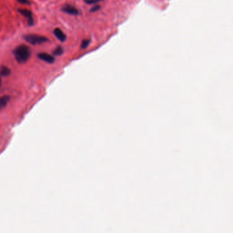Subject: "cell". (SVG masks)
Here are the masks:
<instances>
[{
    "label": "cell",
    "instance_id": "6da1fadb",
    "mask_svg": "<svg viewBox=\"0 0 233 233\" xmlns=\"http://www.w3.org/2000/svg\"><path fill=\"white\" fill-rule=\"evenodd\" d=\"M13 55L16 61L19 64H25L31 57V49L25 45H21L13 50Z\"/></svg>",
    "mask_w": 233,
    "mask_h": 233
},
{
    "label": "cell",
    "instance_id": "7a4b0ae2",
    "mask_svg": "<svg viewBox=\"0 0 233 233\" xmlns=\"http://www.w3.org/2000/svg\"><path fill=\"white\" fill-rule=\"evenodd\" d=\"M23 38L25 41L31 45H42L43 43L49 42V39L45 36L34 34H25L23 36Z\"/></svg>",
    "mask_w": 233,
    "mask_h": 233
},
{
    "label": "cell",
    "instance_id": "3957f363",
    "mask_svg": "<svg viewBox=\"0 0 233 233\" xmlns=\"http://www.w3.org/2000/svg\"><path fill=\"white\" fill-rule=\"evenodd\" d=\"M18 12L27 19L28 26L31 27L34 25V17H33V14L31 10L25 8H19L18 9Z\"/></svg>",
    "mask_w": 233,
    "mask_h": 233
},
{
    "label": "cell",
    "instance_id": "277c9868",
    "mask_svg": "<svg viewBox=\"0 0 233 233\" xmlns=\"http://www.w3.org/2000/svg\"><path fill=\"white\" fill-rule=\"evenodd\" d=\"M61 10L63 12L70 14V15H73V16H77L79 14V11L78 10L75 8L74 6H72L70 4H65L62 7H61Z\"/></svg>",
    "mask_w": 233,
    "mask_h": 233
},
{
    "label": "cell",
    "instance_id": "5b68a950",
    "mask_svg": "<svg viewBox=\"0 0 233 233\" xmlns=\"http://www.w3.org/2000/svg\"><path fill=\"white\" fill-rule=\"evenodd\" d=\"M37 57L39 59H40L47 64H53L55 61V57L53 55H50L46 53H40L37 55Z\"/></svg>",
    "mask_w": 233,
    "mask_h": 233
},
{
    "label": "cell",
    "instance_id": "8992f818",
    "mask_svg": "<svg viewBox=\"0 0 233 233\" xmlns=\"http://www.w3.org/2000/svg\"><path fill=\"white\" fill-rule=\"evenodd\" d=\"M53 34L55 36L57 40H59L60 42H65L66 40V36L63 32V31L59 28H55L53 30Z\"/></svg>",
    "mask_w": 233,
    "mask_h": 233
},
{
    "label": "cell",
    "instance_id": "52a82bcc",
    "mask_svg": "<svg viewBox=\"0 0 233 233\" xmlns=\"http://www.w3.org/2000/svg\"><path fill=\"white\" fill-rule=\"evenodd\" d=\"M10 101V97L8 95H3L0 96V111L7 107Z\"/></svg>",
    "mask_w": 233,
    "mask_h": 233
},
{
    "label": "cell",
    "instance_id": "ba28073f",
    "mask_svg": "<svg viewBox=\"0 0 233 233\" xmlns=\"http://www.w3.org/2000/svg\"><path fill=\"white\" fill-rule=\"evenodd\" d=\"M11 73V70L6 65L0 66V77H6Z\"/></svg>",
    "mask_w": 233,
    "mask_h": 233
},
{
    "label": "cell",
    "instance_id": "9c48e42d",
    "mask_svg": "<svg viewBox=\"0 0 233 233\" xmlns=\"http://www.w3.org/2000/svg\"><path fill=\"white\" fill-rule=\"evenodd\" d=\"M64 53V49L62 46H58L53 50V56H61Z\"/></svg>",
    "mask_w": 233,
    "mask_h": 233
},
{
    "label": "cell",
    "instance_id": "30bf717a",
    "mask_svg": "<svg viewBox=\"0 0 233 233\" xmlns=\"http://www.w3.org/2000/svg\"><path fill=\"white\" fill-rule=\"evenodd\" d=\"M91 40L89 39H84L83 40L81 44V49H87L88 46L89 45Z\"/></svg>",
    "mask_w": 233,
    "mask_h": 233
},
{
    "label": "cell",
    "instance_id": "8fae6325",
    "mask_svg": "<svg viewBox=\"0 0 233 233\" xmlns=\"http://www.w3.org/2000/svg\"><path fill=\"white\" fill-rule=\"evenodd\" d=\"M102 0H85V3H88V4H95L100 2H102Z\"/></svg>",
    "mask_w": 233,
    "mask_h": 233
},
{
    "label": "cell",
    "instance_id": "7c38bea8",
    "mask_svg": "<svg viewBox=\"0 0 233 233\" xmlns=\"http://www.w3.org/2000/svg\"><path fill=\"white\" fill-rule=\"evenodd\" d=\"M100 9V6L99 5H94L92 8L90 9V12H97Z\"/></svg>",
    "mask_w": 233,
    "mask_h": 233
},
{
    "label": "cell",
    "instance_id": "4fadbf2b",
    "mask_svg": "<svg viewBox=\"0 0 233 233\" xmlns=\"http://www.w3.org/2000/svg\"><path fill=\"white\" fill-rule=\"evenodd\" d=\"M17 1L21 3V4H25V5H30L31 3L29 0H17Z\"/></svg>",
    "mask_w": 233,
    "mask_h": 233
},
{
    "label": "cell",
    "instance_id": "5bb4252c",
    "mask_svg": "<svg viewBox=\"0 0 233 233\" xmlns=\"http://www.w3.org/2000/svg\"><path fill=\"white\" fill-rule=\"evenodd\" d=\"M2 77H0V88H1V87H2Z\"/></svg>",
    "mask_w": 233,
    "mask_h": 233
}]
</instances>
